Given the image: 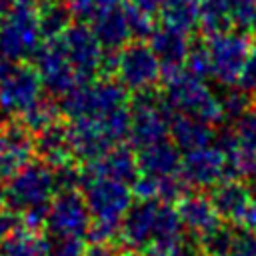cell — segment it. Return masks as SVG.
Segmentation results:
<instances>
[{"label": "cell", "mask_w": 256, "mask_h": 256, "mask_svg": "<svg viewBox=\"0 0 256 256\" xmlns=\"http://www.w3.org/2000/svg\"><path fill=\"white\" fill-rule=\"evenodd\" d=\"M180 176L188 182V186L198 190L214 188L224 178H230L228 156L216 144L184 152Z\"/></svg>", "instance_id": "cell-14"}, {"label": "cell", "mask_w": 256, "mask_h": 256, "mask_svg": "<svg viewBox=\"0 0 256 256\" xmlns=\"http://www.w3.org/2000/svg\"><path fill=\"white\" fill-rule=\"evenodd\" d=\"M34 134L18 120L0 126V182L32 160Z\"/></svg>", "instance_id": "cell-16"}, {"label": "cell", "mask_w": 256, "mask_h": 256, "mask_svg": "<svg viewBox=\"0 0 256 256\" xmlns=\"http://www.w3.org/2000/svg\"><path fill=\"white\" fill-rule=\"evenodd\" d=\"M148 40H150L154 54L158 56V60L162 64V76L184 68L190 46H192L188 42V34L172 30L168 26H162V28H156Z\"/></svg>", "instance_id": "cell-19"}, {"label": "cell", "mask_w": 256, "mask_h": 256, "mask_svg": "<svg viewBox=\"0 0 256 256\" xmlns=\"http://www.w3.org/2000/svg\"><path fill=\"white\" fill-rule=\"evenodd\" d=\"M152 256H202L200 252V246H198V240L196 238H182L180 242L152 254Z\"/></svg>", "instance_id": "cell-40"}, {"label": "cell", "mask_w": 256, "mask_h": 256, "mask_svg": "<svg viewBox=\"0 0 256 256\" xmlns=\"http://www.w3.org/2000/svg\"><path fill=\"white\" fill-rule=\"evenodd\" d=\"M220 106H222V114L228 120H238L240 116H244L254 104H252V96L242 90V88H228L222 98H220Z\"/></svg>", "instance_id": "cell-31"}, {"label": "cell", "mask_w": 256, "mask_h": 256, "mask_svg": "<svg viewBox=\"0 0 256 256\" xmlns=\"http://www.w3.org/2000/svg\"><path fill=\"white\" fill-rule=\"evenodd\" d=\"M96 38L100 40V44L104 46V50L114 52V50H122L128 40L132 38L130 32V24H128V16L124 6H114L108 8L104 12H100L92 22H90Z\"/></svg>", "instance_id": "cell-23"}, {"label": "cell", "mask_w": 256, "mask_h": 256, "mask_svg": "<svg viewBox=\"0 0 256 256\" xmlns=\"http://www.w3.org/2000/svg\"><path fill=\"white\" fill-rule=\"evenodd\" d=\"M70 134V146L74 160L88 164L104 156L110 148L118 146L110 138L108 130L104 128V122L100 118H78L70 120L68 124Z\"/></svg>", "instance_id": "cell-15"}, {"label": "cell", "mask_w": 256, "mask_h": 256, "mask_svg": "<svg viewBox=\"0 0 256 256\" xmlns=\"http://www.w3.org/2000/svg\"><path fill=\"white\" fill-rule=\"evenodd\" d=\"M4 62H6V58H0V72H2V68H4Z\"/></svg>", "instance_id": "cell-49"}, {"label": "cell", "mask_w": 256, "mask_h": 256, "mask_svg": "<svg viewBox=\"0 0 256 256\" xmlns=\"http://www.w3.org/2000/svg\"><path fill=\"white\" fill-rule=\"evenodd\" d=\"M164 80V102L174 114H186L200 118L208 124H216L224 118L220 98H216L202 78L192 76L190 72L176 70L162 76Z\"/></svg>", "instance_id": "cell-2"}, {"label": "cell", "mask_w": 256, "mask_h": 256, "mask_svg": "<svg viewBox=\"0 0 256 256\" xmlns=\"http://www.w3.org/2000/svg\"><path fill=\"white\" fill-rule=\"evenodd\" d=\"M80 190H82V196L88 204L92 220H98V222L120 224L124 214L132 206L134 192L130 190V186L124 182L112 180V178L90 176L84 172V180H82Z\"/></svg>", "instance_id": "cell-9"}, {"label": "cell", "mask_w": 256, "mask_h": 256, "mask_svg": "<svg viewBox=\"0 0 256 256\" xmlns=\"http://www.w3.org/2000/svg\"><path fill=\"white\" fill-rule=\"evenodd\" d=\"M34 68L38 70L44 88L54 96H64L84 84L80 74L74 70L70 60L64 54V48L58 38L44 40L38 52L34 54Z\"/></svg>", "instance_id": "cell-12"}, {"label": "cell", "mask_w": 256, "mask_h": 256, "mask_svg": "<svg viewBox=\"0 0 256 256\" xmlns=\"http://www.w3.org/2000/svg\"><path fill=\"white\" fill-rule=\"evenodd\" d=\"M86 174L90 176H102V178H112L118 182H124L132 186L138 176H140V166H138V156L134 150L126 144H118L110 148L104 156H100L94 162H88L82 166Z\"/></svg>", "instance_id": "cell-17"}, {"label": "cell", "mask_w": 256, "mask_h": 256, "mask_svg": "<svg viewBox=\"0 0 256 256\" xmlns=\"http://www.w3.org/2000/svg\"><path fill=\"white\" fill-rule=\"evenodd\" d=\"M92 224V214L82 192H58L52 198L50 214L44 232L54 236H86Z\"/></svg>", "instance_id": "cell-13"}, {"label": "cell", "mask_w": 256, "mask_h": 256, "mask_svg": "<svg viewBox=\"0 0 256 256\" xmlns=\"http://www.w3.org/2000/svg\"><path fill=\"white\" fill-rule=\"evenodd\" d=\"M22 228H24V224H22V216L20 214H16V212H12L8 208L0 210V242L8 240L10 236L20 232Z\"/></svg>", "instance_id": "cell-41"}, {"label": "cell", "mask_w": 256, "mask_h": 256, "mask_svg": "<svg viewBox=\"0 0 256 256\" xmlns=\"http://www.w3.org/2000/svg\"><path fill=\"white\" fill-rule=\"evenodd\" d=\"M170 138L182 152H190V150H198V148L210 146V142L216 136H214L212 124H208V122H204L200 118H194V116L172 114Z\"/></svg>", "instance_id": "cell-24"}, {"label": "cell", "mask_w": 256, "mask_h": 256, "mask_svg": "<svg viewBox=\"0 0 256 256\" xmlns=\"http://www.w3.org/2000/svg\"><path fill=\"white\" fill-rule=\"evenodd\" d=\"M114 74L128 92L152 90L162 78V64L144 40H130L114 56Z\"/></svg>", "instance_id": "cell-7"}, {"label": "cell", "mask_w": 256, "mask_h": 256, "mask_svg": "<svg viewBox=\"0 0 256 256\" xmlns=\"http://www.w3.org/2000/svg\"><path fill=\"white\" fill-rule=\"evenodd\" d=\"M180 220L184 224L186 230H190L194 236L204 234L206 230H210L212 226H216L220 220L210 196H206L202 190L198 192H186L178 202H176Z\"/></svg>", "instance_id": "cell-20"}, {"label": "cell", "mask_w": 256, "mask_h": 256, "mask_svg": "<svg viewBox=\"0 0 256 256\" xmlns=\"http://www.w3.org/2000/svg\"><path fill=\"white\" fill-rule=\"evenodd\" d=\"M36 12L44 40L60 38L72 26L74 14L70 10V4L64 0H38Z\"/></svg>", "instance_id": "cell-25"}, {"label": "cell", "mask_w": 256, "mask_h": 256, "mask_svg": "<svg viewBox=\"0 0 256 256\" xmlns=\"http://www.w3.org/2000/svg\"><path fill=\"white\" fill-rule=\"evenodd\" d=\"M2 256H48L46 238L42 234L22 228L8 240L0 242Z\"/></svg>", "instance_id": "cell-28"}, {"label": "cell", "mask_w": 256, "mask_h": 256, "mask_svg": "<svg viewBox=\"0 0 256 256\" xmlns=\"http://www.w3.org/2000/svg\"><path fill=\"white\" fill-rule=\"evenodd\" d=\"M120 256H146L144 252H136V250H124L120 252Z\"/></svg>", "instance_id": "cell-47"}, {"label": "cell", "mask_w": 256, "mask_h": 256, "mask_svg": "<svg viewBox=\"0 0 256 256\" xmlns=\"http://www.w3.org/2000/svg\"><path fill=\"white\" fill-rule=\"evenodd\" d=\"M60 104L52 102L50 98L42 96L32 108H28L22 116H20V122L32 132V134H38L40 130L52 126L54 122H58V116H60Z\"/></svg>", "instance_id": "cell-30"}, {"label": "cell", "mask_w": 256, "mask_h": 256, "mask_svg": "<svg viewBox=\"0 0 256 256\" xmlns=\"http://www.w3.org/2000/svg\"><path fill=\"white\" fill-rule=\"evenodd\" d=\"M46 248H48V256H84L86 252V244L82 236H54V234H46Z\"/></svg>", "instance_id": "cell-33"}, {"label": "cell", "mask_w": 256, "mask_h": 256, "mask_svg": "<svg viewBox=\"0 0 256 256\" xmlns=\"http://www.w3.org/2000/svg\"><path fill=\"white\" fill-rule=\"evenodd\" d=\"M126 2H128L130 6L142 10V12L150 14V16L160 14V8H162V4H164V0H126Z\"/></svg>", "instance_id": "cell-44"}, {"label": "cell", "mask_w": 256, "mask_h": 256, "mask_svg": "<svg viewBox=\"0 0 256 256\" xmlns=\"http://www.w3.org/2000/svg\"><path fill=\"white\" fill-rule=\"evenodd\" d=\"M54 196L56 188L52 166L44 164L38 158L30 160L20 170H16L4 184L6 208L20 216L34 206L50 204Z\"/></svg>", "instance_id": "cell-4"}, {"label": "cell", "mask_w": 256, "mask_h": 256, "mask_svg": "<svg viewBox=\"0 0 256 256\" xmlns=\"http://www.w3.org/2000/svg\"><path fill=\"white\" fill-rule=\"evenodd\" d=\"M184 224L176 204L160 200H136L120 222L118 240L126 250L144 252L148 256L180 242Z\"/></svg>", "instance_id": "cell-1"}, {"label": "cell", "mask_w": 256, "mask_h": 256, "mask_svg": "<svg viewBox=\"0 0 256 256\" xmlns=\"http://www.w3.org/2000/svg\"><path fill=\"white\" fill-rule=\"evenodd\" d=\"M240 224H242V228H248V230H254L256 232V198L246 208L244 216L240 218Z\"/></svg>", "instance_id": "cell-45"}, {"label": "cell", "mask_w": 256, "mask_h": 256, "mask_svg": "<svg viewBox=\"0 0 256 256\" xmlns=\"http://www.w3.org/2000/svg\"><path fill=\"white\" fill-rule=\"evenodd\" d=\"M210 200L224 222H240L246 208L254 200L252 188L242 178H224L210 190Z\"/></svg>", "instance_id": "cell-18"}, {"label": "cell", "mask_w": 256, "mask_h": 256, "mask_svg": "<svg viewBox=\"0 0 256 256\" xmlns=\"http://www.w3.org/2000/svg\"><path fill=\"white\" fill-rule=\"evenodd\" d=\"M234 234H236V228H232L230 222L222 220L210 230H206L204 234L196 236V240L204 256H228L234 242Z\"/></svg>", "instance_id": "cell-29"}, {"label": "cell", "mask_w": 256, "mask_h": 256, "mask_svg": "<svg viewBox=\"0 0 256 256\" xmlns=\"http://www.w3.org/2000/svg\"><path fill=\"white\" fill-rule=\"evenodd\" d=\"M34 154L38 160H42L44 164H48L52 168L74 160L68 126L54 122L52 126L34 134Z\"/></svg>", "instance_id": "cell-21"}, {"label": "cell", "mask_w": 256, "mask_h": 256, "mask_svg": "<svg viewBox=\"0 0 256 256\" xmlns=\"http://www.w3.org/2000/svg\"><path fill=\"white\" fill-rule=\"evenodd\" d=\"M228 256H256V232L248 228H236Z\"/></svg>", "instance_id": "cell-39"}, {"label": "cell", "mask_w": 256, "mask_h": 256, "mask_svg": "<svg viewBox=\"0 0 256 256\" xmlns=\"http://www.w3.org/2000/svg\"><path fill=\"white\" fill-rule=\"evenodd\" d=\"M16 4H18V0H0V20L6 18L14 10Z\"/></svg>", "instance_id": "cell-46"}, {"label": "cell", "mask_w": 256, "mask_h": 256, "mask_svg": "<svg viewBox=\"0 0 256 256\" xmlns=\"http://www.w3.org/2000/svg\"><path fill=\"white\" fill-rule=\"evenodd\" d=\"M20 2H36V0H20Z\"/></svg>", "instance_id": "cell-50"}, {"label": "cell", "mask_w": 256, "mask_h": 256, "mask_svg": "<svg viewBox=\"0 0 256 256\" xmlns=\"http://www.w3.org/2000/svg\"><path fill=\"white\" fill-rule=\"evenodd\" d=\"M254 34H256V24H254Z\"/></svg>", "instance_id": "cell-51"}, {"label": "cell", "mask_w": 256, "mask_h": 256, "mask_svg": "<svg viewBox=\"0 0 256 256\" xmlns=\"http://www.w3.org/2000/svg\"><path fill=\"white\" fill-rule=\"evenodd\" d=\"M6 208V200H4V186L0 184V210Z\"/></svg>", "instance_id": "cell-48"}, {"label": "cell", "mask_w": 256, "mask_h": 256, "mask_svg": "<svg viewBox=\"0 0 256 256\" xmlns=\"http://www.w3.org/2000/svg\"><path fill=\"white\" fill-rule=\"evenodd\" d=\"M212 64V78H216L222 86H234L240 82L242 70L252 52L250 40L242 32H226L206 40Z\"/></svg>", "instance_id": "cell-11"}, {"label": "cell", "mask_w": 256, "mask_h": 256, "mask_svg": "<svg viewBox=\"0 0 256 256\" xmlns=\"http://www.w3.org/2000/svg\"><path fill=\"white\" fill-rule=\"evenodd\" d=\"M74 18L92 22L100 12L120 6V0H68Z\"/></svg>", "instance_id": "cell-37"}, {"label": "cell", "mask_w": 256, "mask_h": 256, "mask_svg": "<svg viewBox=\"0 0 256 256\" xmlns=\"http://www.w3.org/2000/svg\"><path fill=\"white\" fill-rule=\"evenodd\" d=\"M180 152L182 150L174 142H168V140L140 148L136 154L140 174H148V176H156V178L180 174V168H182Z\"/></svg>", "instance_id": "cell-22"}, {"label": "cell", "mask_w": 256, "mask_h": 256, "mask_svg": "<svg viewBox=\"0 0 256 256\" xmlns=\"http://www.w3.org/2000/svg\"><path fill=\"white\" fill-rule=\"evenodd\" d=\"M202 256H204V254H202Z\"/></svg>", "instance_id": "cell-53"}, {"label": "cell", "mask_w": 256, "mask_h": 256, "mask_svg": "<svg viewBox=\"0 0 256 256\" xmlns=\"http://www.w3.org/2000/svg\"><path fill=\"white\" fill-rule=\"evenodd\" d=\"M198 28L206 38L230 32L234 28L230 0H200Z\"/></svg>", "instance_id": "cell-26"}, {"label": "cell", "mask_w": 256, "mask_h": 256, "mask_svg": "<svg viewBox=\"0 0 256 256\" xmlns=\"http://www.w3.org/2000/svg\"><path fill=\"white\" fill-rule=\"evenodd\" d=\"M130 104L128 90L110 78L90 80L60 98V112L68 120L100 118Z\"/></svg>", "instance_id": "cell-3"}, {"label": "cell", "mask_w": 256, "mask_h": 256, "mask_svg": "<svg viewBox=\"0 0 256 256\" xmlns=\"http://www.w3.org/2000/svg\"><path fill=\"white\" fill-rule=\"evenodd\" d=\"M42 30L38 22L36 2H20L14 10L0 20V58L10 62H22L34 58L42 46Z\"/></svg>", "instance_id": "cell-5"}, {"label": "cell", "mask_w": 256, "mask_h": 256, "mask_svg": "<svg viewBox=\"0 0 256 256\" xmlns=\"http://www.w3.org/2000/svg\"><path fill=\"white\" fill-rule=\"evenodd\" d=\"M54 174V188L56 194L58 192H74L82 188V180H84V170L82 166L76 164V160H70L62 166L52 168Z\"/></svg>", "instance_id": "cell-32"}, {"label": "cell", "mask_w": 256, "mask_h": 256, "mask_svg": "<svg viewBox=\"0 0 256 256\" xmlns=\"http://www.w3.org/2000/svg\"><path fill=\"white\" fill-rule=\"evenodd\" d=\"M234 134L238 146L244 150H256V106H252L244 116L236 120Z\"/></svg>", "instance_id": "cell-36"}, {"label": "cell", "mask_w": 256, "mask_h": 256, "mask_svg": "<svg viewBox=\"0 0 256 256\" xmlns=\"http://www.w3.org/2000/svg\"><path fill=\"white\" fill-rule=\"evenodd\" d=\"M132 108V124H130V136L134 148H146L150 144L166 140L170 136V120L172 110L164 102V96L152 90L134 92V98L130 100Z\"/></svg>", "instance_id": "cell-6"}, {"label": "cell", "mask_w": 256, "mask_h": 256, "mask_svg": "<svg viewBox=\"0 0 256 256\" xmlns=\"http://www.w3.org/2000/svg\"><path fill=\"white\" fill-rule=\"evenodd\" d=\"M124 10H126V16H128V24H130V32H132V38L136 40H146L154 34L156 30V24H154V16L130 6L128 2L124 4Z\"/></svg>", "instance_id": "cell-35"}, {"label": "cell", "mask_w": 256, "mask_h": 256, "mask_svg": "<svg viewBox=\"0 0 256 256\" xmlns=\"http://www.w3.org/2000/svg\"><path fill=\"white\" fill-rule=\"evenodd\" d=\"M240 88L246 90L252 98H256V48H252L250 56H248V62L242 70V76H240Z\"/></svg>", "instance_id": "cell-42"}, {"label": "cell", "mask_w": 256, "mask_h": 256, "mask_svg": "<svg viewBox=\"0 0 256 256\" xmlns=\"http://www.w3.org/2000/svg\"><path fill=\"white\" fill-rule=\"evenodd\" d=\"M84 256H120V252L112 242H90Z\"/></svg>", "instance_id": "cell-43"}, {"label": "cell", "mask_w": 256, "mask_h": 256, "mask_svg": "<svg viewBox=\"0 0 256 256\" xmlns=\"http://www.w3.org/2000/svg\"><path fill=\"white\" fill-rule=\"evenodd\" d=\"M58 40L64 48L66 58L84 82H90L98 72H106L108 54L104 52V46L96 38L92 26L82 22L72 24Z\"/></svg>", "instance_id": "cell-10"}, {"label": "cell", "mask_w": 256, "mask_h": 256, "mask_svg": "<svg viewBox=\"0 0 256 256\" xmlns=\"http://www.w3.org/2000/svg\"><path fill=\"white\" fill-rule=\"evenodd\" d=\"M184 70L190 72L196 78H208L212 76V64H210V52H208V44L204 42H196L190 46Z\"/></svg>", "instance_id": "cell-34"}, {"label": "cell", "mask_w": 256, "mask_h": 256, "mask_svg": "<svg viewBox=\"0 0 256 256\" xmlns=\"http://www.w3.org/2000/svg\"><path fill=\"white\" fill-rule=\"evenodd\" d=\"M234 28L246 32L254 30L256 24V0H230Z\"/></svg>", "instance_id": "cell-38"}, {"label": "cell", "mask_w": 256, "mask_h": 256, "mask_svg": "<svg viewBox=\"0 0 256 256\" xmlns=\"http://www.w3.org/2000/svg\"><path fill=\"white\" fill-rule=\"evenodd\" d=\"M0 256H2V248H0Z\"/></svg>", "instance_id": "cell-52"}, {"label": "cell", "mask_w": 256, "mask_h": 256, "mask_svg": "<svg viewBox=\"0 0 256 256\" xmlns=\"http://www.w3.org/2000/svg\"><path fill=\"white\" fill-rule=\"evenodd\" d=\"M200 0H164L160 8L162 26L190 34L198 26Z\"/></svg>", "instance_id": "cell-27"}, {"label": "cell", "mask_w": 256, "mask_h": 256, "mask_svg": "<svg viewBox=\"0 0 256 256\" xmlns=\"http://www.w3.org/2000/svg\"><path fill=\"white\" fill-rule=\"evenodd\" d=\"M42 88L36 68L6 60L0 72V110L8 116H22L42 98Z\"/></svg>", "instance_id": "cell-8"}]
</instances>
